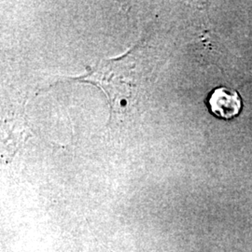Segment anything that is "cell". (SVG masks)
<instances>
[{"instance_id": "cell-1", "label": "cell", "mask_w": 252, "mask_h": 252, "mask_svg": "<svg viewBox=\"0 0 252 252\" xmlns=\"http://www.w3.org/2000/svg\"><path fill=\"white\" fill-rule=\"evenodd\" d=\"M208 106L212 114L224 120L236 117L242 109V99L236 91L219 87L211 92Z\"/></svg>"}]
</instances>
